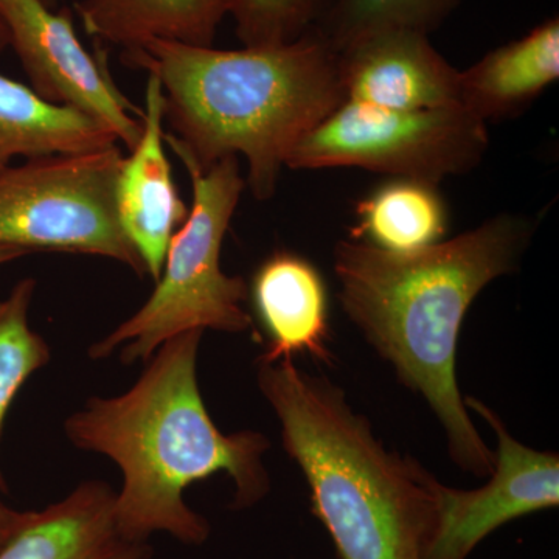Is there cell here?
<instances>
[{
	"mask_svg": "<svg viewBox=\"0 0 559 559\" xmlns=\"http://www.w3.org/2000/svg\"><path fill=\"white\" fill-rule=\"evenodd\" d=\"M121 62L157 76L165 143L201 170L242 154L253 197H274L290 150L344 103L340 53L316 28L278 47L219 50L150 39Z\"/></svg>",
	"mask_w": 559,
	"mask_h": 559,
	"instance_id": "cell-3",
	"label": "cell"
},
{
	"mask_svg": "<svg viewBox=\"0 0 559 559\" xmlns=\"http://www.w3.org/2000/svg\"><path fill=\"white\" fill-rule=\"evenodd\" d=\"M340 53L344 102L419 110L460 105V70L421 32L384 31L349 44Z\"/></svg>",
	"mask_w": 559,
	"mask_h": 559,
	"instance_id": "cell-10",
	"label": "cell"
},
{
	"mask_svg": "<svg viewBox=\"0 0 559 559\" xmlns=\"http://www.w3.org/2000/svg\"><path fill=\"white\" fill-rule=\"evenodd\" d=\"M73 7L87 35L123 50L150 39L213 47L230 0H80Z\"/></svg>",
	"mask_w": 559,
	"mask_h": 559,
	"instance_id": "cell-15",
	"label": "cell"
},
{
	"mask_svg": "<svg viewBox=\"0 0 559 559\" xmlns=\"http://www.w3.org/2000/svg\"><path fill=\"white\" fill-rule=\"evenodd\" d=\"M349 238L389 252H414L443 241L448 209L436 183L393 178L356 205Z\"/></svg>",
	"mask_w": 559,
	"mask_h": 559,
	"instance_id": "cell-17",
	"label": "cell"
},
{
	"mask_svg": "<svg viewBox=\"0 0 559 559\" xmlns=\"http://www.w3.org/2000/svg\"><path fill=\"white\" fill-rule=\"evenodd\" d=\"M0 25L36 94L108 124L128 150L138 145L143 110L110 79L108 51L98 49L92 57L84 49L69 7L57 11L40 0H0Z\"/></svg>",
	"mask_w": 559,
	"mask_h": 559,
	"instance_id": "cell-8",
	"label": "cell"
},
{
	"mask_svg": "<svg viewBox=\"0 0 559 559\" xmlns=\"http://www.w3.org/2000/svg\"><path fill=\"white\" fill-rule=\"evenodd\" d=\"M487 123L463 106L395 110L344 102L290 150L294 170L358 167L439 186L484 159Z\"/></svg>",
	"mask_w": 559,
	"mask_h": 559,
	"instance_id": "cell-7",
	"label": "cell"
},
{
	"mask_svg": "<svg viewBox=\"0 0 559 559\" xmlns=\"http://www.w3.org/2000/svg\"><path fill=\"white\" fill-rule=\"evenodd\" d=\"M119 142L108 124L70 106L44 100L27 84L0 72V168L14 157L105 148Z\"/></svg>",
	"mask_w": 559,
	"mask_h": 559,
	"instance_id": "cell-16",
	"label": "cell"
},
{
	"mask_svg": "<svg viewBox=\"0 0 559 559\" xmlns=\"http://www.w3.org/2000/svg\"><path fill=\"white\" fill-rule=\"evenodd\" d=\"M116 491L87 480L31 520L0 550V559H151L148 540L128 538L114 513Z\"/></svg>",
	"mask_w": 559,
	"mask_h": 559,
	"instance_id": "cell-12",
	"label": "cell"
},
{
	"mask_svg": "<svg viewBox=\"0 0 559 559\" xmlns=\"http://www.w3.org/2000/svg\"><path fill=\"white\" fill-rule=\"evenodd\" d=\"M31 514L32 510L21 511L13 509L0 496V550L24 527L25 522L31 520Z\"/></svg>",
	"mask_w": 559,
	"mask_h": 559,
	"instance_id": "cell-21",
	"label": "cell"
},
{
	"mask_svg": "<svg viewBox=\"0 0 559 559\" xmlns=\"http://www.w3.org/2000/svg\"><path fill=\"white\" fill-rule=\"evenodd\" d=\"M123 159L116 143L0 168V245L31 253L106 257L145 277V264L117 213Z\"/></svg>",
	"mask_w": 559,
	"mask_h": 559,
	"instance_id": "cell-6",
	"label": "cell"
},
{
	"mask_svg": "<svg viewBox=\"0 0 559 559\" xmlns=\"http://www.w3.org/2000/svg\"><path fill=\"white\" fill-rule=\"evenodd\" d=\"M460 0H331L316 25L334 50L384 31L430 35L457 9Z\"/></svg>",
	"mask_w": 559,
	"mask_h": 559,
	"instance_id": "cell-18",
	"label": "cell"
},
{
	"mask_svg": "<svg viewBox=\"0 0 559 559\" xmlns=\"http://www.w3.org/2000/svg\"><path fill=\"white\" fill-rule=\"evenodd\" d=\"M559 79V21L489 51L460 72V105L487 123L516 116Z\"/></svg>",
	"mask_w": 559,
	"mask_h": 559,
	"instance_id": "cell-14",
	"label": "cell"
},
{
	"mask_svg": "<svg viewBox=\"0 0 559 559\" xmlns=\"http://www.w3.org/2000/svg\"><path fill=\"white\" fill-rule=\"evenodd\" d=\"M250 294L267 336L259 360L275 362L307 353L331 362L325 283L310 261L286 250L272 253L253 274Z\"/></svg>",
	"mask_w": 559,
	"mask_h": 559,
	"instance_id": "cell-13",
	"label": "cell"
},
{
	"mask_svg": "<svg viewBox=\"0 0 559 559\" xmlns=\"http://www.w3.org/2000/svg\"><path fill=\"white\" fill-rule=\"evenodd\" d=\"M9 47V40H7V33L3 31L2 25H0V51L5 50Z\"/></svg>",
	"mask_w": 559,
	"mask_h": 559,
	"instance_id": "cell-24",
	"label": "cell"
},
{
	"mask_svg": "<svg viewBox=\"0 0 559 559\" xmlns=\"http://www.w3.org/2000/svg\"><path fill=\"white\" fill-rule=\"evenodd\" d=\"M257 382L340 558L425 559L437 520L433 474L388 450L323 374L293 359H257Z\"/></svg>",
	"mask_w": 559,
	"mask_h": 559,
	"instance_id": "cell-4",
	"label": "cell"
},
{
	"mask_svg": "<svg viewBox=\"0 0 559 559\" xmlns=\"http://www.w3.org/2000/svg\"><path fill=\"white\" fill-rule=\"evenodd\" d=\"M142 120L138 145L121 162L116 205L121 229L138 250L146 272L157 282L173 235L186 223L189 209L165 156L164 92L154 75H148L146 83Z\"/></svg>",
	"mask_w": 559,
	"mask_h": 559,
	"instance_id": "cell-11",
	"label": "cell"
},
{
	"mask_svg": "<svg viewBox=\"0 0 559 559\" xmlns=\"http://www.w3.org/2000/svg\"><path fill=\"white\" fill-rule=\"evenodd\" d=\"M202 334L191 330L171 337L128 392L92 396L64 421L76 450L97 452L119 466L123 484L114 513L128 538L165 533L183 546H202L212 528L183 491L215 474L234 481L231 510L252 509L270 495L263 463L270 439L257 430L221 432L205 407L197 371Z\"/></svg>",
	"mask_w": 559,
	"mask_h": 559,
	"instance_id": "cell-2",
	"label": "cell"
},
{
	"mask_svg": "<svg viewBox=\"0 0 559 559\" xmlns=\"http://www.w3.org/2000/svg\"><path fill=\"white\" fill-rule=\"evenodd\" d=\"M47 9L58 10L61 9L62 3L68 2V0H40Z\"/></svg>",
	"mask_w": 559,
	"mask_h": 559,
	"instance_id": "cell-23",
	"label": "cell"
},
{
	"mask_svg": "<svg viewBox=\"0 0 559 559\" xmlns=\"http://www.w3.org/2000/svg\"><path fill=\"white\" fill-rule=\"evenodd\" d=\"M193 183V207L173 235L156 288L138 312L90 347V358H109L120 349L124 366L148 362L171 337L191 330L245 333L252 316L242 304L249 288L241 277L221 270V248L241 200L242 179L237 156L224 157L201 170L178 156Z\"/></svg>",
	"mask_w": 559,
	"mask_h": 559,
	"instance_id": "cell-5",
	"label": "cell"
},
{
	"mask_svg": "<svg viewBox=\"0 0 559 559\" xmlns=\"http://www.w3.org/2000/svg\"><path fill=\"white\" fill-rule=\"evenodd\" d=\"M36 282L22 278L0 299V439L11 404L36 371L50 362V347L32 330L31 307ZM0 491H7L0 471Z\"/></svg>",
	"mask_w": 559,
	"mask_h": 559,
	"instance_id": "cell-19",
	"label": "cell"
},
{
	"mask_svg": "<svg viewBox=\"0 0 559 559\" xmlns=\"http://www.w3.org/2000/svg\"><path fill=\"white\" fill-rule=\"evenodd\" d=\"M465 406L495 430L498 448L488 484L451 488L432 479L437 520L425 559H468L496 530L559 503L557 452L525 447L484 401L465 396Z\"/></svg>",
	"mask_w": 559,
	"mask_h": 559,
	"instance_id": "cell-9",
	"label": "cell"
},
{
	"mask_svg": "<svg viewBox=\"0 0 559 559\" xmlns=\"http://www.w3.org/2000/svg\"><path fill=\"white\" fill-rule=\"evenodd\" d=\"M331 0H230L229 14L245 47L294 43L322 20Z\"/></svg>",
	"mask_w": 559,
	"mask_h": 559,
	"instance_id": "cell-20",
	"label": "cell"
},
{
	"mask_svg": "<svg viewBox=\"0 0 559 559\" xmlns=\"http://www.w3.org/2000/svg\"><path fill=\"white\" fill-rule=\"evenodd\" d=\"M535 227L528 216L500 213L414 252H389L353 238L333 252L342 310L399 380L428 403L447 433L452 462L480 479L491 476L495 451L460 393V329L481 290L518 270Z\"/></svg>",
	"mask_w": 559,
	"mask_h": 559,
	"instance_id": "cell-1",
	"label": "cell"
},
{
	"mask_svg": "<svg viewBox=\"0 0 559 559\" xmlns=\"http://www.w3.org/2000/svg\"><path fill=\"white\" fill-rule=\"evenodd\" d=\"M25 255H31V252H28V250L13 248V246L0 245V266L11 263V261L20 260Z\"/></svg>",
	"mask_w": 559,
	"mask_h": 559,
	"instance_id": "cell-22",
	"label": "cell"
}]
</instances>
